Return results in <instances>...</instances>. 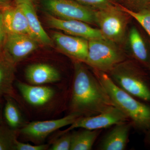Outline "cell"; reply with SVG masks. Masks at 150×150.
<instances>
[{"label": "cell", "mask_w": 150, "mask_h": 150, "mask_svg": "<svg viewBox=\"0 0 150 150\" xmlns=\"http://www.w3.org/2000/svg\"><path fill=\"white\" fill-rule=\"evenodd\" d=\"M84 64L74 63L70 109L71 112L79 113L81 116H91L115 105L96 76Z\"/></svg>", "instance_id": "obj_1"}, {"label": "cell", "mask_w": 150, "mask_h": 150, "mask_svg": "<svg viewBox=\"0 0 150 150\" xmlns=\"http://www.w3.org/2000/svg\"><path fill=\"white\" fill-rule=\"evenodd\" d=\"M93 73L116 107L127 116L133 126L144 132L150 129V106L116 85L107 73L93 70Z\"/></svg>", "instance_id": "obj_2"}, {"label": "cell", "mask_w": 150, "mask_h": 150, "mask_svg": "<svg viewBox=\"0 0 150 150\" xmlns=\"http://www.w3.org/2000/svg\"><path fill=\"white\" fill-rule=\"evenodd\" d=\"M108 74L124 91L136 98L150 102V88L147 80L134 62L125 60Z\"/></svg>", "instance_id": "obj_3"}, {"label": "cell", "mask_w": 150, "mask_h": 150, "mask_svg": "<svg viewBox=\"0 0 150 150\" xmlns=\"http://www.w3.org/2000/svg\"><path fill=\"white\" fill-rule=\"evenodd\" d=\"M126 60L118 44L105 38L88 40V53L85 64L94 70L108 74Z\"/></svg>", "instance_id": "obj_4"}, {"label": "cell", "mask_w": 150, "mask_h": 150, "mask_svg": "<svg viewBox=\"0 0 150 150\" xmlns=\"http://www.w3.org/2000/svg\"><path fill=\"white\" fill-rule=\"evenodd\" d=\"M129 15L112 4L95 10V22L105 39L119 44L125 39Z\"/></svg>", "instance_id": "obj_5"}, {"label": "cell", "mask_w": 150, "mask_h": 150, "mask_svg": "<svg viewBox=\"0 0 150 150\" xmlns=\"http://www.w3.org/2000/svg\"><path fill=\"white\" fill-rule=\"evenodd\" d=\"M42 2L48 14L57 18L95 24V10L74 0H42Z\"/></svg>", "instance_id": "obj_6"}, {"label": "cell", "mask_w": 150, "mask_h": 150, "mask_svg": "<svg viewBox=\"0 0 150 150\" xmlns=\"http://www.w3.org/2000/svg\"><path fill=\"white\" fill-rule=\"evenodd\" d=\"M129 121L127 116L114 105L97 115L79 117L68 129L59 133L58 137L75 129L100 130Z\"/></svg>", "instance_id": "obj_7"}, {"label": "cell", "mask_w": 150, "mask_h": 150, "mask_svg": "<svg viewBox=\"0 0 150 150\" xmlns=\"http://www.w3.org/2000/svg\"><path fill=\"white\" fill-rule=\"evenodd\" d=\"M81 116L79 113L70 112L67 116L56 120L27 123L20 129L19 134L32 142L40 144L49 134L58 129L71 125Z\"/></svg>", "instance_id": "obj_8"}, {"label": "cell", "mask_w": 150, "mask_h": 150, "mask_svg": "<svg viewBox=\"0 0 150 150\" xmlns=\"http://www.w3.org/2000/svg\"><path fill=\"white\" fill-rule=\"evenodd\" d=\"M40 43L29 35L7 33L2 53L16 65L37 50Z\"/></svg>", "instance_id": "obj_9"}, {"label": "cell", "mask_w": 150, "mask_h": 150, "mask_svg": "<svg viewBox=\"0 0 150 150\" xmlns=\"http://www.w3.org/2000/svg\"><path fill=\"white\" fill-rule=\"evenodd\" d=\"M51 38L58 49L74 62L85 63L88 53V40L78 36L54 31Z\"/></svg>", "instance_id": "obj_10"}, {"label": "cell", "mask_w": 150, "mask_h": 150, "mask_svg": "<svg viewBox=\"0 0 150 150\" xmlns=\"http://www.w3.org/2000/svg\"><path fill=\"white\" fill-rule=\"evenodd\" d=\"M46 22L50 27L64 31L69 35L86 38L87 40L105 38L100 30L80 21L65 20L47 15Z\"/></svg>", "instance_id": "obj_11"}, {"label": "cell", "mask_w": 150, "mask_h": 150, "mask_svg": "<svg viewBox=\"0 0 150 150\" xmlns=\"http://www.w3.org/2000/svg\"><path fill=\"white\" fill-rule=\"evenodd\" d=\"M17 88L25 101L33 106H43L54 97V89L43 85H35L21 81L16 83Z\"/></svg>", "instance_id": "obj_12"}, {"label": "cell", "mask_w": 150, "mask_h": 150, "mask_svg": "<svg viewBox=\"0 0 150 150\" xmlns=\"http://www.w3.org/2000/svg\"><path fill=\"white\" fill-rule=\"evenodd\" d=\"M25 76L28 83L35 85L54 83L61 79V75L57 69L44 63L29 65L25 69Z\"/></svg>", "instance_id": "obj_13"}, {"label": "cell", "mask_w": 150, "mask_h": 150, "mask_svg": "<svg viewBox=\"0 0 150 150\" xmlns=\"http://www.w3.org/2000/svg\"><path fill=\"white\" fill-rule=\"evenodd\" d=\"M3 12L4 23L7 33L24 34L33 37L27 18L19 5L16 4L15 6L6 7L3 8Z\"/></svg>", "instance_id": "obj_14"}, {"label": "cell", "mask_w": 150, "mask_h": 150, "mask_svg": "<svg viewBox=\"0 0 150 150\" xmlns=\"http://www.w3.org/2000/svg\"><path fill=\"white\" fill-rule=\"evenodd\" d=\"M133 126L131 121L118 123L105 135L99 146L102 150H123L127 146L129 132Z\"/></svg>", "instance_id": "obj_15"}, {"label": "cell", "mask_w": 150, "mask_h": 150, "mask_svg": "<svg viewBox=\"0 0 150 150\" xmlns=\"http://www.w3.org/2000/svg\"><path fill=\"white\" fill-rule=\"evenodd\" d=\"M18 4L21 6L24 12L33 37L36 39L40 44L46 46H52L54 42L42 27L33 4L27 3Z\"/></svg>", "instance_id": "obj_16"}, {"label": "cell", "mask_w": 150, "mask_h": 150, "mask_svg": "<svg viewBox=\"0 0 150 150\" xmlns=\"http://www.w3.org/2000/svg\"><path fill=\"white\" fill-rule=\"evenodd\" d=\"M16 66L0 52V97L9 96L16 98L13 87Z\"/></svg>", "instance_id": "obj_17"}, {"label": "cell", "mask_w": 150, "mask_h": 150, "mask_svg": "<svg viewBox=\"0 0 150 150\" xmlns=\"http://www.w3.org/2000/svg\"><path fill=\"white\" fill-rule=\"evenodd\" d=\"M128 42L134 59L146 67H149L150 54L144 38L138 29L133 26L128 34Z\"/></svg>", "instance_id": "obj_18"}, {"label": "cell", "mask_w": 150, "mask_h": 150, "mask_svg": "<svg viewBox=\"0 0 150 150\" xmlns=\"http://www.w3.org/2000/svg\"><path fill=\"white\" fill-rule=\"evenodd\" d=\"M5 103L3 110L4 123L11 129L19 131L27 123L19 107L15 98L6 96H4Z\"/></svg>", "instance_id": "obj_19"}, {"label": "cell", "mask_w": 150, "mask_h": 150, "mask_svg": "<svg viewBox=\"0 0 150 150\" xmlns=\"http://www.w3.org/2000/svg\"><path fill=\"white\" fill-rule=\"evenodd\" d=\"M100 130L83 129L71 133L70 150H91L100 133Z\"/></svg>", "instance_id": "obj_20"}, {"label": "cell", "mask_w": 150, "mask_h": 150, "mask_svg": "<svg viewBox=\"0 0 150 150\" xmlns=\"http://www.w3.org/2000/svg\"><path fill=\"white\" fill-rule=\"evenodd\" d=\"M19 131L11 129L4 122L0 125V150H16Z\"/></svg>", "instance_id": "obj_21"}, {"label": "cell", "mask_w": 150, "mask_h": 150, "mask_svg": "<svg viewBox=\"0 0 150 150\" xmlns=\"http://www.w3.org/2000/svg\"><path fill=\"white\" fill-rule=\"evenodd\" d=\"M122 10L129 16L133 18L142 26L150 37V6L147 7L139 11H133L119 5Z\"/></svg>", "instance_id": "obj_22"}, {"label": "cell", "mask_w": 150, "mask_h": 150, "mask_svg": "<svg viewBox=\"0 0 150 150\" xmlns=\"http://www.w3.org/2000/svg\"><path fill=\"white\" fill-rule=\"evenodd\" d=\"M53 142L49 150H70L71 142V133L67 132L62 134Z\"/></svg>", "instance_id": "obj_23"}, {"label": "cell", "mask_w": 150, "mask_h": 150, "mask_svg": "<svg viewBox=\"0 0 150 150\" xmlns=\"http://www.w3.org/2000/svg\"><path fill=\"white\" fill-rule=\"evenodd\" d=\"M81 4L93 9H100L113 4L112 0H74Z\"/></svg>", "instance_id": "obj_24"}, {"label": "cell", "mask_w": 150, "mask_h": 150, "mask_svg": "<svg viewBox=\"0 0 150 150\" xmlns=\"http://www.w3.org/2000/svg\"><path fill=\"white\" fill-rule=\"evenodd\" d=\"M49 147L47 144L33 145L20 142L18 140L16 145V150H45Z\"/></svg>", "instance_id": "obj_25"}, {"label": "cell", "mask_w": 150, "mask_h": 150, "mask_svg": "<svg viewBox=\"0 0 150 150\" xmlns=\"http://www.w3.org/2000/svg\"><path fill=\"white\" fill-rule=\"evenodd\" d=\"M7 36V33L4 23L3 8H0V52H2Z\"/></svg>", "instance_id": "obj_26"}, {"label": "cell", "mask_w": 150, "mask_h": 150, "mask_svg": "<svg viewBox=\"0 0 150 150\" xmlns=\"http://www.w3.org/2000/svg\"><path fill=\"white\" fill-rule=\"evenodd\" d=\"M134 10L139 11L150 5V0H126Z\"/></svg>", "instance_id": "obj_27"}, {"label": "cell", "mask_w": 150, "mask_h": 150, "mask_svg": "<svg viewBox=\"0 0 150 150\" xmlns=\"http://www.w3.org/2000/svg\"><path fill=\"white\" fill-rule=\"evenodd\" d=\"M11 5L12 0H0V8H4Z\"/></svg>", "instance_id": "obj_28"}, {"label": "cell", "mask_w": 150, "mask_h": 150, "mask_svg": "<svg viewBox=\"0 0 150 150\" xmlns=\"http://www.w3.org/2000/svg\"><path fill=\"white\" fill-rule=\"evenodd\" d=\"M16 4H22V3H27L33 4L36 0H15Z\"/></svg>", "instance_id": "obj_29"}, {"label": "cell", "mask_w": 150, "mask_h": 150, "mask_svg": "<svg viewBox=\"0 0 150 150\" xmlns=\"http://www.w3.org/2000/svg\"><path fill=\"white\" fill-rule=\"evenodd\" d=\"M146 141L148 144H150V129L146 132Z\"/></svg>", "instance_id": "obj_30"}, {"label": "cell", "mask_w": 150, "mask_h": 150, "mask_svg": "<svg viewBox=\"0 0 150 150\" xmlns=\"http://www.w3.org/2000/svg\"><path fill=\"white\" fill-rule=\"evenodd\" d=\"M3 112L2 107L1 104V100H0V125L3 123Z\"/></svg>", "instance_id": "obj_31"}, {"label": "cell", "mask_w": 150, "mask_h": 150, "mask_svg": "<svg viewBox=\"0 0 150 150\" xmlns=\"http://www.w3.org/2000/svg\"><path fill=\"white\" fill-rule=\"evenodd\" d=\"M149 69H150V66H149Z\"/></svg>", "instance_id": "obj_32"}, {"label": "cell", "mask_w": 150, "mask_h": 150, "mask_svg": "<svg viewBox=\"0 0 150 150\" xmlns=\"http://www.w3.org/2000/svg\"><path fill=\"white\" fill-rule=\"evenodd\" d=\"M0 100H1V97H0Z\"/></svg>", "instance_id": "obj_33"}]
</instances>
